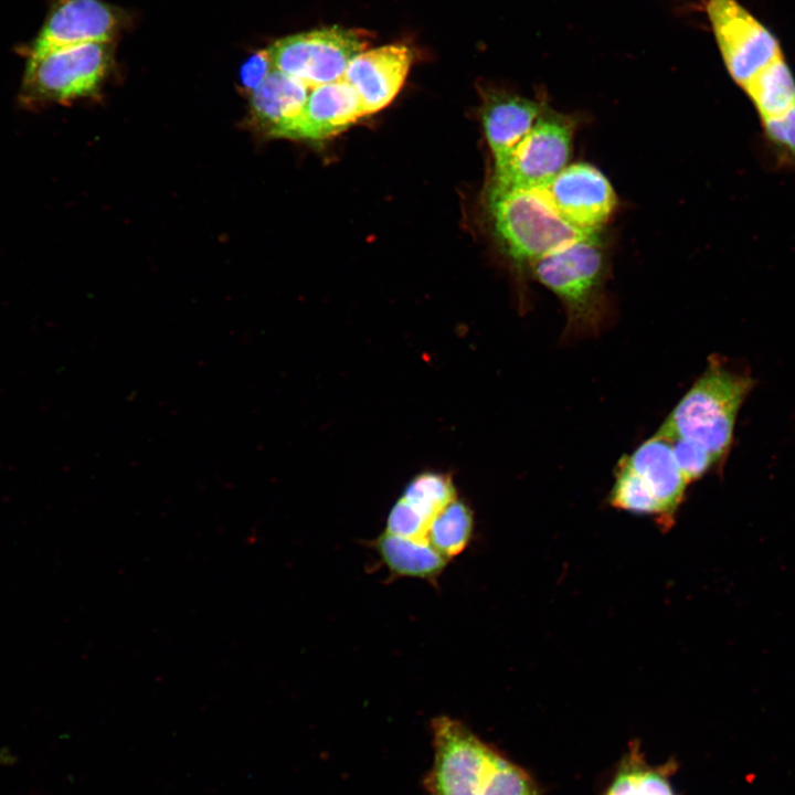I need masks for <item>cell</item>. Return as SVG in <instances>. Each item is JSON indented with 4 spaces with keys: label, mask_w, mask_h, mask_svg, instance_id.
I'll use <instances>...</instances> for the list:
<instances>
[{
    "label": "cell",
    "mask_w": 795,
    "mask_h": 795,
    "mask_svg": "<svg viewBox=\"0 0 795 795\" xmlns=\"http://www.w3.org/2000/svg\"><path fill=\"white\" fill-rule=\"evenodd\" d=\"M755 382L733 371L719 356L675 405L657 433L668 439H685L704 449L722 464L733 442L738 412Z\"/></svg>",
    "instance_id": "cell-1"
},
{
    "label": "cell",
    "mask_w": 795,
    "mask_h": 795,
    "mask_svg": "<svg viewBox=\"0 0 795 795\" xmlns=\"http://www.w3.org/2000/svg\"><path fill=\"white\" fill-rule=\"evenodd\" d=\"M530 265L536 279L564 306V338L597 336L602 331L610 308L605 295L606 263L598 233L574 240Z\"/></svg>",
    "instance_id": "cell-2"
},
{
    "label": "cell",
    "mask_w": 795,
    "mask_h": 795,
    "mask_svg": "<svg viewBox=\"0 0 795 795\" xmlns=\"http://www.w3.org/2000/svg\"><path fill=\"white\" fill-rule=\"evenodd\" d=\"M488 208L494 230L505 251L518 263L540 257L584 235L555 210L542 189L492 183Z\"/></svg>",
    "instance_id": "cell-3"
},
{
    "label": "cell",
    "mask_w": 795,
    "mask_h": 795,
    "mask_svg": "<svg viewBox=\"0 0 795 795\" xmlns=\"http://www.w3.org/2000/svg\"><path fill=\"white\" fill-rule=\"evenodd\" d=\"M112 60L109 43L64 46L26 56L19 98L26 106L70 103L95 94Z\"/></svg>",
    "instance_id": "cell-4"
},
{
    "label": "cell",
    "mask_w": 795,
    "mask_h": 795,
    "mask_svg": "<svg viewBox=\"0 0 795 795\" xmlns=\"http://www.w3.org/2000/svg\"><path fill=\"white\" fill-rule=\"evenodd\" d=\"M434 759L424 785L430 795H485L504 755L466 724L432 721Z\"/></svg>",
    "instance_id": "cell-5"
},
{
    "label": "cell",
    "mask_w": 795,
    "mask_h": 795,
    "mask_svg": "<svg viewBox=\"0 0 795 795\" xmlns=\"http://www.w3.org/2000/svg\"><path fill=\"white\" fill-rule=\"evenodd\" d=\"M362 30L322 28L279 39L268 47L273 68L309 88L343 78L351 60L369 44Z\"/></svg>",
    "instance_id": "cell-6"
},
{
    "label": "cell",
    "mask_w": 795,
    "mask_h": 795,
    "mask_svg": "<svg viewBox=\"0 0 795 795\" xmlns=\"http://www.w3.org/2000/svg\"><path fill=\"white\" fill-rule=\"evenodd\" d=\"M573 132L574 125L569 117L544 109L508 157L495 165L494 183L544 188L568 166Z\"/></svg>",
    "instance_id": "cell-7"
},
{
    "label": "cell",
    "mask_w": 795,
    "mask_h": 795,
    "mask_svg": "<svg viewBox=\"0 0 795 795\" xmlns=\"http://www.w3.org/2000/svg\"><path fill=\"white\" fill-rule=\"evenodd\" d=\"M706 11L724 66L739 87L783 53L774 34L738 0H707Z\"/></svg>",
    "instance_id": "cell-8"
},
{
    "label": "cell",
    "mask_w": 795,
    "mask_h": 795,
    "mask_svg": "<svg viewBox=\"0 0 795 795\" xmlns=\"http://www.w3.org/2000/svg\"><path fill=\"white\" fill-rule=\"evenodd\" d=\"M543 190L558 213L584 234L598 233L617 205L610 181L585 162L566 166Z\"/></svg>",
    "instance_id": "cell-9"
},
{
    "label": "cell",
    "mask_w": 795,
    "mask_h": 795,
    "mask_svg": "<svg viewBox=\"0 0 795 795\" xmlns=\"http://www.w3.org/2000/svg\"><path fill=\"white\" fill-rule=\"evenodd\" d=\"M117 28L115 11L102 0H55L22 53L26 57L64 46L109 43Z\"/></svg>",
    "instance_id": "cell-10"
},
{
    "label": "cell",
    "mask_w": 795,
    "mask_h": 795,
    "mask_svg": "<svg viewBox=\"0 0 795 795\" xmlns=\"http://www.w3.org/2000/svg\"><path fill=\"white\" fill-rule=\"evenodd\" d=\"M413 55L404 44L363 51L349 63L343 80L358 93L365 115L386 107L402 88Z\"/></svg>",
    "instance_id": "cell-11"
},
{
    "label": "cell",
    "mask_w": 795,
    "mask_h": 795,
    "mask_svg": "<svg viewBox=\"0 0 795 795\" xmlns=\"http://www.w3.org/2000/svg\"><path fill=\"white\" fill-rule=\"evenodd\" d=\"M367 116L356 89L343 78L310 88L306 105L286 138L324 140Z\"/></svg>",
    "instance_id": "cell-12"
},
{
    "label": "cell",
    "mask_w": 795,
    "mask_h": 795,
    "mask_svg": "<svg viewBox=\"0 0 795 795\" xmlns=\"http://www.w3.org/2000/svg\"><path fill=\"white\" fill-rule=\"evenodd\" d=\"M622 459L658 502L661 526L669 527L689 485L676 463L670 441L656 432Z\"/></svg>",
    "instance_id": "cell-13"
},
{
    "label": "cell",
    "mask_w": 795,
    "mask_h": 795,
    "mask_svg": "<svg viewBox=\"0 0 795 795\" xmlns=\"http://www.w3.org/2000/svg\"><path fill=\"white\" fill-rule=\"evenodd\" d=\"M544 109L538 100L505 91L486 93L480 115L495 165L508 157Z\"/></svg>",
    "instance_id": "cell-14"
},
{
    "label": "cell",
    "mask_w": 795,
    "mask_h": 795,
    "mask_svg": "<svg viewBox=\"0 0 795 795\" xmlns=\"http://www.w3.org/2000/svg\"><path fill=\"white\" fill-rule=\"evenodd\" d=\"M309 89L296 77L273 68L252 93L253 113L271 135L286 138L304 110Z\"/></svg>",
    "instance_id": "cell-15"
},
{
    "label": "cell",
    "mask_w": 795,
    "mask_h": 795,
    "mask_svg": "<svg viewBox=\"0 0 795 795\" xmlns=\"http://www.w3.org/2000/svg\"><path fill=\"white\" fill-rule=\"evenodd\" d=\"M370 544L395 577H415L435 584L449 561L427 540L404 538L386 531Z\"/></svg>",
    "instance_id": "cell-16"
},
{
    "label": "cell",
    "mask_w": 795,
    "mask_h": 795,
    "mask_svg": "<svg viewBox=\"0 0 795 795\" xmlns=\"http://www.w3.org/2000/svg\"><path fill=\"white\" fill-rule=\"evenodd\" d=\"M676 768L674 761L650 765L639 744L633 742L603 795H677L671 785V775Z\"/></svg>",
    "instance_id": "cell-17"
},
{
    "label": "cell",
    "mask_w": 795,
    "mask_h": 795,
    "mask_svg": "<svg viewBox=\"0 0 795 795\" xmlns=\"http://www.w3.org/2000/svg\"><path fill=\"white\" fill-rule=\"evenodd\" d=\"M474 532V515L467 504L455 498L431 521L426 540L447 560L460 554Z\"/></svg>",
    "instance_id": "cell-18"
},
{
    "label": "cell",
    "mask_w": 795,
    "mask_h": 795,
    "mask_svg": "<svg viewBox=\"0 0 795 795\" xmlns=\"http://www.w3.org/2000/svg\"><path fill=\"white\" fill-rule=\"evenodd\" d=\"M428 519L433 518L456 498L449 477L427 471L415 476L405 487L402 496Z\"/></svg>",
    "instance_id": "cell-19"
},
{
    "label": "cell",
    "mask_w": 795,
    "mask_h": 795,
    "mask_svg": "<svg viewBox=\"0 0 795 795\" xmlns=\"http://www.w3.org/2000/svg\"><path fill=\"white\" fill-rule=\"evenodd\" d=\"M610 504L621 510L655 516L659 522L661 520L658 502L622 458L617 463L615 481L610 491Z\"/></svg>",
    "instance_id": "cell-20"
},
{
    "label": "cell",
    "mask_w": 795,
    "mask_h": 795,
    "mask_svg": "<svg viewBox=\"0 0 795 795\" xmlns=\"http://www.w3.org/2000/svg\"><path fill=\"white\" fill-rule=\"evenodd\" d=\"M485 795H541V793L528 772L504 756Z\"/></svg>",
    "instance_id": "cell-21"
},
{
    "label": "cell",
    "mask_w": 795,
    "mask_h": 795,
    "mask_svg": "<svg viewBox=\"0 0 795 795\" xmlns=\"http://www.w3.org/2000/svg\"><path fill=\"white\" fill-rule=\"evenodd\" d=\"M431 521L401 497L388 515L385 531L404 538L426 540Z\"/></svg>",
    "instance_id": "cell-22"
},
{
    "label": "cell",
    "mask_w": 795,
    "mask_h": 795,
    "mask_svg": "<svg viewBox=\"0 0 795 795\" xmlns=\"http://www.w3.org/2000/svg\"><path fill=\"white\" fill-rule=\"evenodd\" d=\"M676 463L688 484L703 477L717 466L713 458L695 443L676 438L669 439Z\"/></svg>",
    "instance_id": "cell-23"
},
{
    "label": "cell",
    "mask_w": 795,
    "mask_h": 795,
    "mask_svg": "<svg viewBox=\"0 0 795 795\" xmlns=\"http://www.w3.org/2000/svg\"><path fill=\"white\" fill-rule=\"evenodd\" d=\"M273 70L268 49L251 55L242 65L240 80L243 88L253 93Z\"/></svg>",
    "instance_id": "cell-24"
}]
</instances>
